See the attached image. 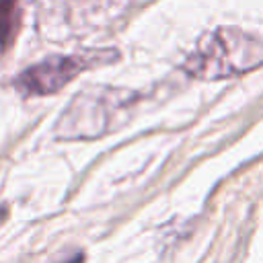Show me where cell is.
<instances>
[{
	"label": "cell",
	"instance_id": "6da1fadb",
	"mask_svg": "<svg viewBox=\"0 0 263 263\" xmlns=\"http://www.w3.org/2000/svg\"><path fill=\"white\" fill-rule=\"evenodd\" d=\"M263 66V39L236 27H218L199 37L183 70L199 80H220Z\"/></svg>",
	"mask_w": 263,
	"mask_h": 263
},
{
	"label": "cell",
	"instance_id": "7a4b0ae2",
	"mask_svg": "<svg viewBox=\"0 0 263 263\" xmlns=\"http://www.w3.org/2000/svg\"><path fill=\"white\" fill-rule=\"evenodd\" d=\"M136 95L121 86H86L68 103L55 121L58 140H95L121 127Z\"/></svg>",
	"mask_w": 263,
	"mask_h": 263
},
{
	"label": "cell",
	"instance_id": "8992f818",
	"mask_svg": "<svg viewBox=\"0 0 263 263\" xmlns=\"http://www.w3.org/2000/svg\"><path fill=\"white\" fill-rule=\"evenodd\" d=\"M4 214H6V210H4V208H0V218H4Z\"/></svg>",
	"mask_w": 263,
	"mask_h": 263
},
{
	"label": "cell",
	"instance_id": "3957f363",
	"mask_svg": "<svg viewBox=\"0 0 263 263\" xmlns=\"http://www.w3.org/2000/svg\"><path fill=\"white\" fill-rule=\"evenodd\" d=\"M119 55L113 49H99V51H86V53H74V55H49L27 70H23L14 78V88L23 97H45L62 90L70 80H74L80 72L111 64Z\"/></svg>",
	"mask_w": 263,
	"mask_h": 263
},
{
	"label": "cell",
	"instance_id": "5b68a950",
	"mask_svg": "<svg viewBox=\"0 0 263 263\" xmlns=\"http://www.w3.org/2000/svg\"><path fill=\"white\" fill-rule=\"evenodd\" d=\"M84 261V255L82 253H76L74 257H70V259H64L62 263H82Z\"/></svg>",
	"mask_w": 263,
	"mask_h": 263
},
{
	"label": "cell",
	"instance_id": "277c9868",
	"mask_svg": "<svg viewBox=\"0 0 263 263\" xmlns=\"http://www.w3.org/2000/svg\"><path fill=\"white\" fill-rule=\"evenodd\" d=\"M21 29V0H0V47H12Z\"/></svg>",
	"mask_w": 263,
	"mask_h": 263
}]
</instances>
